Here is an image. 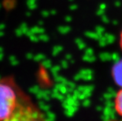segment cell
Segmentation results:
<instances>
[{"label":"cell","instance_id":"2","mask_svg":"<svg viewBox=\"0 0 122 121\" xmlns=\"http://www.w3.org/2000/svg\"><path fill=\"white\" fill-rule=\"evenodd\" d=\"M5 121H48L40 109L20 92L17 107L9 119Z\"/></svg>","mask_w":122,"mask_h":121},{"label":"cell","instance_id":"4","mask_svg":"<svg viewBox=\"0 0 122 121\" xmlns=\"http://www.w3.org/2000/svg\"><path fill=\"white\" fill-rule=\"evenodd\" d=\"M114 109L117 113L122 117V88L117 93L114 98Z\"/></svg>","mask_w":122,"mask_h":121},{"label":"cell","instance_id":"5","mask_svg":"<svg viewBox=\"0 0 122 121\" xmlns=\"http://www.w3.org/2000/svg\"><path fill=\"white\" fill-rule=\"evenodd\" d=\"M120 47L122 50V30H121V34H120Z\"/></svg>","mask_w":122,"mask_h":121},{"label":"cell","instance_id":"3","mask_svg":"<svg viewBox=\"0 0 122 121\" xmlns=\"http://www.w3.org/2000/svg\"><path fill=\"white\" fill-rule=\"evenodd\" d=\"M112 76L116 84L122 88V58L117 61L113 66Z\"/></svg>","mask_w":122,"mask_h":121},{"label":"cell","instance_id":"1","mask_svg":"<svg viewBox=\"0 0 122 121\" xmlns=\"http://www.w3.org/2000/svg\"><path fill=\"white\" fill-rule=\"evenodd\" d=\"M19 93L10 80L0 81V121H5L16 110L19 102Z\"/></svg>","mask_w":122,"mask_h":121}]
</instances>
